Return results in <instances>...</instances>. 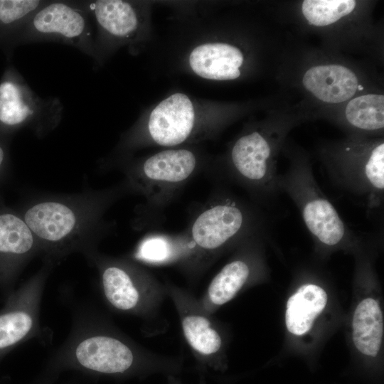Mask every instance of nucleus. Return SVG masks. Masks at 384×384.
<instances>
[{
	"label": "nucleus",
	"mask_w": 384,
	"mask_h": 384,
	"mask_svg": "<svg viewBox=\"0 0 384 384\" xmlns=\"http://www.w3.org/2000/svg\"><path fill=\"white\" fill-rule=\"evenodd\" d=\"M45 3L38 0H0V22L10 24L28 20Z\"/></svg>",
	"instance_id": "nucleus-24"
},
{
	"label": "nucleus",
	"mask_w": 384,
	"mask_h": 384,
	"mask_svg": "<svg viewBox=\"0 0 384 384\" xmlns=\"http://www.w3.org/2000/svg\"><path fill=\"white\" fill-rule=\"evenodd\" d=\"M54 267H42L10 297L0 312V358L41 332L40 310L48 276Z\"/></svg>",
	"instance_id": "nucleus-11"
},
{
	"label": "nucleus",
	"mask_w": 384,
	"mask_h": 384,
	"mask_svg": "<svg viewBox=\"0 0 384 384\" xmlns=\"http://www.w3.org/2000/svg\"><path fill=\"white\" fill-rule=\"evenodd\" d=\"M9 176V161L6 151L0 144V184H1Z\"/></svg>",
	"instance_id": "nucleus-25"
},
{
	"label": "nucleus",
	"mask_w": 384,
	"mask_h": 384,
	"mask_svg": "<svg viewBox=\"0 0 384 384\" xmlns=\"http://www.w3.org/2000/svg\"><path fill=\"white\" fill-rule=\"evenodd\" d=\"M84 256L97 270L102 299L110 309L146 321L157 317L168 297L165 283L128 256H110L97 249Z\"/></svg>",
	"instance_id": "nucleus-9"
},
{
	"label": "nucleus",
	"mask_w": 384,
	"mask_h": 384,
	"mask_svg": "<svg viewBox=\"0 0 384 384\" xmlns=\"http://www.w3.org/2000/svg\"><path fill=\"white\" fill-rule=\"evenodd\" d=\"M127 194L122 181L100 190L39 196L17 210L37 239L43 262L55 267L70 254L97 249L113 226L104 218L106 211Z\"/></svg>",
	"instance_id": "nucleus-1"
},
{
	"label": "nucleus",
	"mask_w": 384,
	"mask_h": 384,
	"mask_svg": "<svg viewBox=\"0 0 384 384\" xmlns=\"http://www.w3.org/2000/svg\"><path fill=\"white\" fill-rule=\"evenodd\" d=\"M294 123L273 119L245 127L225 153L213 160L210 174L220 182L243 189L260 207L272 206L281 193L277 159Z\"/></svg>",
	"instance_id": "nucleus-4"
},
{
	"label": "nucleus",
	"mask_w": 384,
	"mask_h": 384,
	"mask_svg": "<svg viewBox=\"0 0 384 384\" xmlns=\"http://www.w3.org/2000/svg\"><path fill=\"white\" fill-rule=\"evenodd\" d=\"M223 105L178 92L172 93L139 119L124 132L117 146L119 160L136 150L159 146H196L214 138L233 118Z\"/></svg>",
	"instance_id": "nucleus-3"
},
{
	"label": "nucleus",
	"mask_w": 384,
	"mask_h": 384,
	"mask_svg": "<svg viewBox=\"0 0 384 384\" xmlns=\"http://www.w3.org/2000/svg\"><path fill=\"white\" fill-rule=\"evenodd\" d=\"M180 363L139 345L101 313L81 307L75 312L68 338L49 360L46 373L54 377L63 370H75L123 378L174 372Z\"/></svg>",
	"instance_id": "nucleus-2"
},
{
	"label": "nucleus",
	"mask_w": 384,
	"mask_h": 384,
	"mask_svg": "<svg viewBox=\"0 0 384 384\" xmlns=\"http://www.w3.org/2000/svg\"><path fill=\"white\" fill-rule=\"evenodd\" d=\"M128 257L142 265H177L191 279L198 276L195 245L187 230L176 234L149 233Z\"/></svg>",
	"instance_id": "nucleus-17"
},
{
	"label": "nucleus",
	"mask_w": 384,
	"mask_h": 384,
	"mask_svg": "<svg viewBox=\"0 0 384 384\" xmlns=\"http://www.w3.org/2000/svg\"><path fill=\"white\" fill-rule=\"evenodd\" d=\"M306 91L329 105L344 103L356 96L361 80L350 67L340 63H320L309 67L302 78Z\"/></svg>",
	"instance_id": "nucleus-19"
},
{
	"label": "nucleus",
	"mask_w": 384,
	"mask_h": 384,
	"mask_svg": "<svg viewBox=\"0 0 384 384\" xmlns=\"http://www.w3.org/2000/svg\"><path fill=\"white\" fill-rule=\"evenodd\" d=\"M145 4L122 0H98L85 6L97 28L95 46L97 58L105 45L135 44L146 33L149 15Z\"/></svg>",
	"instance_id": "nucleus-13"
},
{
	"label": "nucleus",
	"mask_w": 384,
	"mask_h": 384,
	"mask_svg": "<svg viewBox=\"0 0 384 384\" xmlns=\"http://www.w3.org/2000/svg\"><path fill=\"white\" fill-rule=\"evenodd\" d=\"M61 114L58 100L42 99L25 84H0V124L7 128L28 126L43 137L59 124Z\"/></svg>",
	"instance_id": "nucleus-14"
},
{
	"label": "nucleus",
	"mask_w": 384,
	"mask_h": 384,
	"mask_svg": "<svg viewBox=\"0 0 384 384\" xmlns=\"http://www.w3.org/2000/svg\"><path fill=\"white\" fill-rule=\"evenodd\" d=\"M282 151L289 165L284 174H279L278 188L297 207L316 245L331 250L358 244L361 238L350 228L319 186L306 152L290 144H284Z\"/></svg>",
	"instance_id": "nucleus-8"
},
{
	"label": "nucleus",
	"mask_w": 384,
	"mask_h": 384,
	"mask_svg": "<svg viewBox=\"0 0 384 384\" xmlns=\"http://www.w3.org/2000/svg\"><path fill=\"white\" fill-rule=\"evenodd\" d=\"M267 234L253 235L238 245V252L214 276L203 295L198 299L201 307L213 314L232 300L257 274L258 250Z\"/></svg>",
	"instance_id": "nucleus-15"
},
{
	"label": "nucleus",
	"mask_w": 384,
	"mask_h": 384,
	"mask_svg": "<svg viewBox=\"0 0 384 384\" xmlns=\"http://www.w3.org/2000/svg\"><path fill=\"white\" fill-rule=\"evenodd\" d=\"M165 284L178 315L183 337L193 356L203 366L217 368L223 340L211 314L203 310L198 299L190 291L169 281Z\"/></svg>",
	"instance_id": "nucleus-12"
},
{
	"label": "nucleus",
	"mask_w": 384,
	"mask_h": 384,
	"mask_svg": "<svg viewBox=\"0 0 384 384\" xmlns=\"http://www.w3.org/2000/svg\"><path fill=\"white\" fill-rule=\"evenodd\" d=\"M212 161L196 146L166 148L142 158L119 161L129 193L144 198L137 208V222L145 226L157 223L192 178L210 172Z\"/></svg>",
	"instance_id": "nucleus-5"
},
{
	"label": "nucleus",
	"mask_w": 384,
	"mask_h": 384,
	"mask_svg": "<svg viewBox=\"0 0 384 384\" xmlns=\"http://www.w3.org/2000/svg\"><path fill=\"white\" fill-rule=\"evenodd\" d=\"M338 122L348 136L381 137L384 128V95L367 93L356 95L345 106Z\"/></svg>",
	"instance_id": "nucleus-20"
},
{
	"label": "nucleus",
	"mask_w": 384,
	"mask_h": 384,
	"mask_svg": "<svg viewBox=\"0 0 384 384\" xmlns=\"http://www.w3.org/2000/svg\"><path fill=\"white\" fill-rule=\"evenodd\" d=\"M186 61L193 73L212 81L238 80L247 65L243 49L235 43L224 41L197 44L189 51Z\"/></svg>",
	"instance_id": "nucleus-18"
},
{
	"label": "nucleus",
	"mask_w": 384,
	"mask_h": 384,
	"mask_svg": "<svg viewBox=\"0 0 384 384\" xmlns=\"http://www.w3.org/2000/svg\"><path fill=\"white\" fill-rule=\"evenodd\" d=\"M358 4L353 0H305L301 4V12L309 25L323 28L348 16Z\"/></svg>",
	"instance_id": "nucleus-23"
},
{
	"label": "nucleus",
	"mask_w": 384,
	"mask_h": 384,
	"mask_svg": "<svg viewBox=\"0 0 384 384\" xmlns=\"http://www.w3.org/2000/svg\"><path fill=\"white\" fill-rule=\"evenodd\" d=\"M383 316L378 302L366 298L356 306L352 320V338L356 348L364 355L375 357L381 347Z\"/></svg>",
	"instance_id": "nucleus-22"
},
{
	"label": "nucleus",
	"mask_w": 384,
	"mask_h": 384,
	"mask_svg": "<svg viewBox=\"0 0 384 384\" xmlns=\"http://www.w3.org/2000/svg\"><path fill=\"white\" fill-rule=\"evenodd\" d=\"M41 252L37 239L21 214L0 198V286L11 287L26 265Z\"/></svg>",
	"instance_id": "nucleus-16"
},
{
	"label": "nucleus",
	"mask_w": 384,
	"mask_h": 384,
	"mask_svg": "<svg viewBox=\"0 0 384 384\" xmlns=\"http://www.w3.org/2000/svg\"><path fill=\"white\" fill-rule=\"evenodd\" d=\"M328 300L326 291L313 283L300 286L287 300L285 324L296 336L308 332L316 317L325 309Z\"/></svg>",
	"instance_id": "nucleus-21"
},
{
	"label": "nucleus",
	"mask_w": 384,
	"mask_h": 384,
	"mask_svg": "<svg viewBox=\"0 0 384 384\" xmlns=\"http://www.w3.org/2000/svg\"><path fill=\"white\" fill-rule=\"evenodd\" d=\"M319 159L333 184L358 198L370 218L384 208V142L381 137L348 136L321 146Z\"/></svg>",
	"instance_id": "nucleus-7"
},
{
	"label": "nucleus",
	"mask_w": 384,
	"mask_h": 384,
	"mask_svg": "<svg viewBox=\"0 0 384 384\" xmlns=\"http://www.w3.org/2000/svg\"><path fill=\"white\" fill-rule=\"evenodd\" d=\"M31 41H58L73 46L97 59L90 14L75 4L46 2L27 20Z\"/></svg>",
	"instance_id": "nucleus-10"
},
{
	"label": "nucleus",
	"mask_w": 384,
	"mask_h": 384,
	"mask_svg": "<svg viewBox=\"0 0 384 384\" xmlns=\"http://www.w3.org/2000/svg\"><path fill=\"white\" fill-rule=\"evenodd\" d=\"M270 226L261 207L225 188L215 190L186 229L195 245L198 274L225 250L270 233Z\"/></svg>",
	"instance_id": "nucleus-6"
}]
</instances>
